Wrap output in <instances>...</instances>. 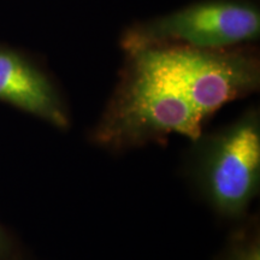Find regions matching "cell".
<instances>
[{"label": "cell", "mask_w": 260, "mask_h": 260, "mask_svg": "<svg viewBox=\"0 0 260 260\" xmlns=\"http://www.w3.org/2000/svg\"><path fill=\"white\" fill-rule=\"evenodd\" d=\"M190 184L220 218L241 222L260 189V111L249 107L232 123L191 141Z\"/></svg>", "instance_id": "2"}, {"label": "cell", "mask_w": 260, "mask_h": 260, "mask_svg": "<svg viewBox=\"0 0 260 260\" xmlns=\"http://www.w3.org/2000/svg\"><path fill=\"white\" fill-rule=\"evenodd\" d=\"M259 87L260 57L254 45L126 52L118 82L90 139L111 152L158 144L171 135L194 141L214 113Z\"/></svg>", "instance_id": "1"}, {"label": "cell", "mask_w": 260, "mask_h": 260, "mask_svg": "<svg viewBox=\"0 0 260 260\" xmlns=\"http://www.w3.org/2000/svg\"><path fill=\"white\" fill-rule=\"evenodd\" d=\"M0 260H27L18 239L0 222Z\"/></svg>", "instance_id": "6"}, {"label": "cell", "mask_w": 260, "mask_h": 260, "mask_svg": "<svg viewBox=\"0 0 260 260\" xmlns=\"http://www.w3.org/2000/svg\"><path fill=\"white\" fill-rule=\"evenodd\" d=\"M0 103L56 129L70 128L69 107L56 80L27 52L5 44H0Z\"/></svg>", "instance_id": "4"}, {"label": "cell", "mask_w": 260, "mask_h": 260, "mask_svg": "<svg viewBox=\"0 0 260 260\" xmlns=\"http://www.w3.org/2000/svg\"><path fill=\"white\" fill-rule=\"evenodd\" d=\"M260 38V8L255 0H203L146 21L121 35L125 52L182 47L225 50L254 45Z\"/></svg>", "instance_id": "3"}, {"label": "cell", "mask_w": 260, "mask_h": 260, "mask_svg": "<svg viewBox=\"0 0 260 260\" xmlns=\"http://www.w3.org/2000/svg\"><path fill=\"white\" fill-rule=\"evenodd\" d=\"M218 260H260V232L255 218L241 220Z\"/></svg>", "instance_id": "5"}]
</instances>
